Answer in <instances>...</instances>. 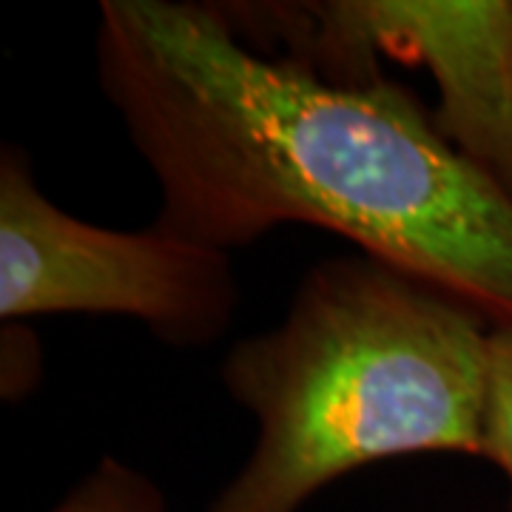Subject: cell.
Instances as JSON below:
<instances>
[{
    "mask_svg": "<svg viewBox=\"0 0 512 512\" xmlns=\"http://www.w3.org/2000/svg\"><path fill=\"white\" fill-rule=\"evenodd\" d=\"M481 458L493 461L507 478L512 512V325H495L493 328L490 393H487Z\"/></svg>",
    "mask_w": 512,
    "mask_h": 512,
    "instance_id": "8992f818",
    "label": "cell"
},
{
    "mask_svg": "<svg viewBox=\"0 0 512 512\" xmlns=\"http://www.w3.org/2000/svg\"><path fill=\"white\" fill-rule=\"evenodd\" d=\"M239 308L231 254L80 220L43 194L29 154L0 151V319L128 316L171 348L214 345Z\"/></svg>",
    "mask_w": 512,
    "mask_h": 512,
    "instance_id": "3957f363",
    "label": "cell"
},
{
    "mask_svg": "<svg viewBox=\"0 0 512 512\" xmlns=\"http://www.w3.org/2000/svg\"><path fill=\"white\" fill-rule=\"evenodd\" d=\"M493 328L470 299L379 256L316 262L285 319L222 362L256 441L208 512H302L376 461L481 456Z\"/></svg>",
    "mask_w": 512,
    "mask_h": 512,
    "instance_id": "7a4b0ae2",
    "label": "cell"
},
{
    "mask_svg": "<svg viewBox=\"0 0 512 512\" xmlns=\"http://www.w3.org/2000/svg\"><path fill=\"white\" fill-rule=\"evenodd\" d=\"M46 512H168L163 487L114 456H103L89 476Z\"/></svg>",
    "mask_w": 512,
    "mask_h": 512,
    "instance_id": "5b68a950",
    "label": "cell"
},
{
    "mask_svg": "<svg viewBox=\"0 0 512 512\" xmlns=\"http://www.w3.org/2000/svg\"><path fill=\"white\" fill-rule=\"evenodd\" d=\"M94 60L157 180L160 231L234 254L279 225L325 228L512 325V197L393 77L328 80L188 0H103Z\"/></svg>",
    "mask_w": 512,
    "mask_h": 512,
    "instance_id": "6da1fadb",
    "label": "cell"
},
{
    "mask_svg": "<svg viewBox=\"0 0 512 512\" xmlns=\"http://www.w3.org/2000/svg\"><path fill=\"white\" fill-rule=\"evenodd\" d=\"M239 35H268L288 57L336 83L382 77V57L436 83L439 131L512 197V0H319L222 3Z\"/></svg>",
    "mask_w": 512,
    "mask_h": 512,
    "instance_id": "277c9868",
    "label": "cell"
},
{
    "mask_svg": "<svg viewBox=\"0 0 512 512\" xmlns=\"http://www.w3.org/2000/svg\"><path fill=\"white\" fill-rule=\"evenodd\" d=\"M43 376V350L35 330L23 322H3L0 330V396L23 402Z\"/></svg>",
    "mask_w": 512,
    "mask_h": 512,
    "instance_id": "52a82bcc",
    "label": "cell"
}]
</instances>
